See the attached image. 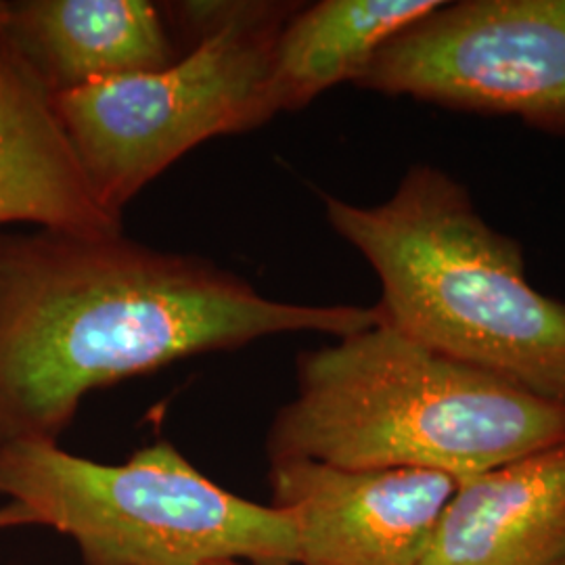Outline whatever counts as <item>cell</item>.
<instances>
[{"instance_id": "30bf717a", "label": "cell", "mask_w": 565, "mask_h": 565, "mask_svg": "<svg viewBox=\"0 0 565 565\" xmlns=\"http://www.w3.org/2000/svg\"><path fill=\"white\" fill-rule=\"evenodd\" d=\"M2 21L53 95L162 70L177 60L162 9L147 0L2 2Z\"/></svg>"}, {"instance_id": "277c9868", "label": "cell", "mask_w": 565, "mask_h": 565, "mask_svg": "<svg viewBox=\"0 0 565 565\" xmlns=\"http://www.w3.org/2000/svg\"><path fill=\"white\" fill-rule=\"evenodd\" d=\"M0 497L72 539L84 565H294L298 530L273 505L224 490L170 443L124 463L60 445L0 446Z\"/></svg>"}, {"instance_id": "5bb4252c", "label": "cell", "mask_w": 565, "mask_h": 565, "mask_svg": "<svg viewBox=\"0 0 565 565\" xmlns=\"http://www.w3.org/2000/svg\"><path fill=\"white\" fill-rule=\"evenodd\" d=\"M562 565H565V562H564V564H562Z\"/></svg>"}, {"instance_id": "ba28073f", "label": "cell", "mask_w": 565, "mask_h": 565, "mask_svg": "<svg viewBox=\"0 0 565 565\" xmlns=\"http://www.w3.org/2000/svg\"><path fill=\"white\" fill-rule=\"evenodd\" d=\"M124 231L97 202L42 86L7 34L0 2V228Z\"/></svg>"}, {"instance_id": "4fadbf2b", "label": "cell", "mask_w": 565, "mask_h": 565, "mask_svg": "<svg viewBox=\"0 0 565 565\" xmlns=\"http://www.w3.org/2000/svg\"><path fill=\"white\" fill-rule=\"evenodd\" d=\"M214 565H263V564H249V562H224V564Z\"/></svg>"}, {"instance_id": "8992f818", "label": "cell", "mask_w": 565, "mask_h": 565, "mask_svg": "<svg viewBox=\"0 0 565 565\" xmlns=\"http://www.w3.org/2000/svg\"><path fill=\"white\" fill-rule=\"evenodd\" d=\"M354 84L565 137V0H440Z\"/></svg>"}, {"instance_id": "7a4b0ae2", "label": "cell", "mask_w": 565, "mask_h": 565, "mask_svg": "<svg viewBox=\"0 0 565 565\" xmlns=\"http://www.w3.org/2000/svg\"><path fill=\"white\" fill-rule=\"evenodd\" d=\"M565 443V406L380 323L310 350L268 427L275 461L425 469L457 484Z\"/></svg>"}, {"instance_id": "5b68a950", "label": "cell", "mask_w": 565, "mask_h": 565, "mask_svg": "<svg viewBox=\"0 0 565 565\" xmlns=\"http://www.w3.org/2000/svg\"><path fill=\"white\" fill-rule=\"evenodd\" d=\"M172 7L195 36L184 57L55 97L97 202L120 218L126 203L193 147L268 121L264 90L273 51L300 2Z\"/></svg>"}, {"instance_id": "8fae6325", "label": "cell", "mask_w": 565, "mask_h": 565, "mask_svg": "<svg viewBox=\"0 0 565 565\" xmlns=\"http://www.w3.org/2000/svg\"><path fill=\"white\" fill-rule=\"evenodd\" d=\"M440 0H321L282 25L264 90L266 118L300 111L342 82L363 76L375 53Z\"/></svg>"}, {"instance_id": "3957f363", "label": "cell", "mask_w": 565, "mask_h": 565, "mask_svg": "<svg viewBox=\"0 0 565 565\" xmlns=\"http://www.w3.org/2000/svg\"><path fill=\"white\" fill-rule=\"evenodd\" d=\"M323 205L380 279L382 323L565 406V302L530 282L522 245L486 223L455 177L415 163L385 202Z\"/></svg>"}, {"instance_id": "52a82bcc", "label": "cell", "mask_w": 565, "mask_h": 565, "mask_svg": "<svg viewBox=\"0 0 565 565\" xmlns=\"http://www.w3.org/2000/svg\"><path fill=\"white\" fill-rule=\"evenodd\" d=\"M270 505L298 530L300 565H422L457 482L425 469L270 463Z\"/></svg>"}, {"instance_id": "7c38bea8", "label": "cell", "mask_w": 565, "mask_h": 565, "mask_svg": "<svg viewBox=\"0 0 565 565\" xmlns=\"http://www.w3.org/2000/svg\"><path fill=\"white\" fill-rule=\"evenodd\" d=\"M30 525H34V520L23 507L11 501L0 505V532L15 530V527H30Z\"/></svg>"}, {"instance_id": "6da1fadb", "label": "cell", "mask_w": 565, "mask_h": 565, "mask_svg": "<svg viewBox=\"0 0 565 565\" xmlns=\"http://www.w3.org/2000/svg\"><path fill=\"white\" fill-rule=\"evenodd\" d=\"M380 321L375 306L273 300L207 258L124 231L0 228V446L60 445L93 390L166 364Z\"/></svg>"}, {"instance_id": "9c48e42d", "label": "cell", "mask_w": 565, "mask_h": 565, "mask_svg": "<svg viewBox=\"0 0 565 565\" xmlns=\"http://www.w3.org/2000/svg\"><path fill=\"white\" fill-rule=\"evenodd\" d=\"M565 443L499 465L446 503L422 565H562Z\"/></svg>"}]
</instances>
